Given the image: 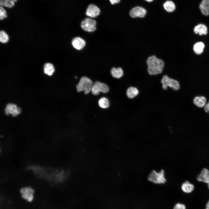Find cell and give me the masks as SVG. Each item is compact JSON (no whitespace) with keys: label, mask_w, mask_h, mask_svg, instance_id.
<instances>
[{"label":"cell","mask_w":209,"mask_h":209,"mask_svg":"<svg viewBox=\"0 0 209 209\" xmlns=\"http://www.w3.org/2000/svg\"><path fill=\"white\" fill-rule=\"evenodd\" d=\"M9 40V37L7 34L4 31H1L0 33V41L2 43H6Z\"/></svg>","instance_id":"cell-23"},{"label":"cell","mask_w":209,"mask_h":209,"mask_svg":"<svg viewBox=\"0 0 209 209\" xmlns=\"http://www.w3.org/2000/svg\"><path fill=\"white\" fill-rule=\"evenodd\" d=\"M9 0H0V5L1 6H6L7 2Z\"/></svg>","instance_id":"cell-26"},{"label":"cell","mask_w":209,"mask_h":209,"mask_svg":"<svg viewBox=\"0 0 209 209\" xmlns=\"http://www.w3.org/2000/svg\"><path fill=\"white\" fill-rule=\"evenodd\" d=\"M12 1H13L14 2H16L17 1V0H12Z\"/></svg>","instance_id":"cell-31"},{"label":"cell","mask_w":209,"mask_h":209,"mask_svg":"<svg viewBox=\"0 0 209 209\" xmlns=\"http://www.w3.org/2000/svg\"><path fill=\"white\" fill-rule=\"evenodd\" d=\"M111 3L112 4H114L115 3H119L120 0H109Z\"/></svg>","instance_id":"cell-28"},{"label":"cell","mask_w":209,"mask_h":209,"mask_svg":"<svg viewBox=\"0 0 209 209\" xmlns=\"http://www.w3.org/2000/svg\"><path fill=\"white\" fill-rule=\"evenodd\" d=\"M96 22L91 18H87L83 20L81 23V26L84 30L89 32H92L96 30Z\"/></svg>","instance_id":"cell-5"},{"label":"cell","mask_w":209,"mask_h":209,"mask_svg":"<svg viewBox=\"0 0 209 209\" xmlns=\"http://www.w3.org/2000/svg\"><path fill=\"white\" fill-rule=\"evenodd\" d=\"M205 209H209V200L207 202Z\"/></svg>","instance_id":"cell-29"},{"label":"cell","mask_w":209,"mask_h":209,"mask_svg":"<svg viewBox=\"0 0 209 209\" xmlns=\"http://www.w3.org/2000/svg\"><path fill=\"white\" fill-rule=\"evenodd\" d=\"M100 12L99 8L93 4H90L88 7L86 12V15L91 18H95L99 15Z\"/></svg>","instance_id":"cell-10"},{"label":"cell","mask_w":209,"mask_h":209,"mask_svg":"<svg viewBox=\"0 0 209 209\" xmlns=\"http://www.w3.org/2000/svg\"><path fill=\"white\" fill-rule=\"evenodd\" d=\"M199 9L202 14L205 16L209 15V0H203L200 3Z\"/></svg>","instance_id":"cell-14"},{"label":"cell","mask_w":209,"mask_h":209,"mask_svg":"<svg viewBox=\"0 0 209 209\" xmlns=\"http://www.w3.org/2000/svg\"><path fill=\"white\" fill-rule=\"evenodd\" d=\"M165 9L167 12H172L174 11L176 8L174 3L171 1H167L163 4Z\"/></svg>","instance_id":"cell-19"},{"label":"cell","mask_w":209,"mask_h":209,"mask_svg":"<svg viewBox=\"0 0 209 209\" xmlns=\"http://www.w3.org/2000/svg\"><path fill=\"white\" fill-rule=\"evenodd\" d=\"M109 89V87L106 84L99 81H96L93 84L91 92L93 95H97L100 92L106 93Z\"/></svg>","instance_id":"cell-6"},{"label":"cell","mask_w":209,"mask_h":209,"mask_svg":"<svg viewBox=\"0 0 209 209\" xmlns=\"http://www.w3.org/2000/svg\"><path fill=\"white\" fill-rule=\"evenodd\" d=\"M99 106L102 108L106 109L109 106V102L107 98L102 97L100 99L98 102Z\"/></svg>","instance_id":"cell-22"},{"label":"cell","mask_w":209,"mask_h":209,"mask_svg":"<svg viewBox=\"0 0 209 209\" xmlns=\"http://www.w3.org/2000/svg\"><path fill=\"white\" fill-rule=\"evenodd\" d=\"M161 82L162 88L165 90H166L168 87L174 90H177L180 88V85L177 81L169 78L166 75L163 77Z\"/></svg>","instance_id":"cell-3"},{"label":"cell","mask_w":209,"mask_h":209,"mask_svg":"<svg viewBox=\"0 0 209 209\" xmlns=\"http://www.w3.org/2000/svg\"><path fill=\"white\" fill-rule=\"evenodd\" d=\"M197 180L198 181L207 183L209 189V170L208 169L206 168L203 169L200 174L197 176Z\"/></svg>","instance_id":"cell-12"},{"label":"cell","mask_w":209,"mask_h":209,"mask_svg":"<svg viewBox=\"0 0 209 209\" xmlns=\"http://www.w3.org/2000/svg\"><path fill=\"white\" fill-rule=\"evenodd\" d=\"M145 1L149 2H151L153 1L154 0H145Z\"/></svg>","instance_id":"cell-30"},{"label":"cell","mask_w":209,"mask_h":209,"mask_svg":"<svg viewBox=\"0 0 209 209\" xmlns=\"http://www.w3.org/2000/svg\"><path fill=\"white\" fill-rule=\"evenodd\" d=\"M55 69L52 64L50 63L45 64L44 66V73L49 76H51L53 73Z\"/></svg>","instance_id":"cell-21"},{"label":"cell","mask_w":209,"mask_h":209,"mask_svg":"<svg viewBox=\"0 0 209 209\" xmlns=\"http://www.w3.org/2000/svg\"><path fill=\"white\" fill-rule=\"evenodd\" d=\"M194 31L196 34L200 35H206L207 33V28L204 24H199L195 27Z\"/></svg>","instance_id":"cell-15"},{"label":"cell","mask_w":209,"mask_h":209,"mask_svg":"<svg viewBox=\"0 0 209 209\" xmlns=\"http://www.w3.org/2000/svg\"><path fill=\"white\" fill-rule=\"evenodd\" d=\"M93 84L92 81L89 78L83 77L76 86L77 90L78 92L84 91V94H87L91 91Z\"/></svg>","instance_id":"cell-2"},{"label":"cell","mask_w":209,"mask_h":209,"mask_svg":"<svg viewBox=\"0 0 209 209\" xmlns=\"http://www.w3.org/2000/svg\"><path fill=\"white\" fill-rule=\"evenodd\" d=\"M194 185L187 181L183 183L181 186L182 191L186 193L192 192L194 190Z\"/></svg>","instance_id":"cell-16"},{"label":"cell","mask_w":209,"mask_h":209,"mask_svg":"<svg viewBox=\"0 0 209 209\" xmlns=\"http://www.w3.org/2000/svg\"><path fill=\"white\" fill-rule=\"evenodd\" d=\"M21 111L20 108L18 107L16 105L12 103L7 104L5 109V112L6 115L11 114L13 117L19 114Z\"/></svg>","instance_id":"cell-7"},{"label":"cell","mask_w":209,"mask_h":209,"mask_svg":"<svg viewBox=\"0 0 209 209\" xmlns=\"http://www.w3.org/2000/svg\"><path fill=\"white\" fill-rule=\"evenodd\" d=\"M7 17L6 12L4 9L2 7H0V18L1 20H3L4 18Z\"/></svg>","instance_id":"cell-24"},{"label":"cell","mask_w":209,"mask_h":209,"mask_svg":"<svg viewBox=\"0 0 209 209\" xmlns=\"http://www.w3.org/2000/svg\"><path fill=\"white\" fill-rule=\"evenodd\" d=\"M173 209H186V207L184 204L178 203L175 204Z\"/></svg>","instance_id":"cell-25"},{"label":"cell","mask_w":209,"mask_h":209,"mask_svg":"<svg viewBox=\"0 0 209 209\" xmlns=\"http://www.w3.org/2000/svg\"><path fill=\"white\" fill-rule=\"evenodd\" d=\"M111 73L112 76L116 78H120L123 75V71L120 67H113L111 70Z\"/></svg>","instance_id":"cell-18"},{"label":"cell","mask_w":209,"mask_h":209,"mask_svg":"<svg viewBox=\"0 0 209 209\" xmlns=\"http://www.w3.org/2000/svg\"><path fill=\"white\" fill-rule=\"evenodd\" d=\"M147 71L150 75H156L162 73L164 66L163 61L155 55L149 57L147 60Z\"/></svg>","instance_id":"cell-1"},{"label":"cell","mask_w":209,"mask_h":209,"mask_svg":"<svg viewBox=\"0 0 209 209\" xmlns=\"http://www.w3.org/2000/svg\"><path fill=\"white\" fill-rule=\"evenodd\" d=\"M21 196L24 199L29 202L31 201L33 199L34 190L29 187L24 188L20 190Z\"/></svg>","instance_id":"cell-9"},{"label":"cell","mask_w":209,"mask_h":209,"mask_svg":"<svg viewBox=\"0 0 209 209\" xmlns=\"http://www.w3.org/2000/svg\"><path fill=\"white\" fill-rule=\"evenodd\" d=\"M149 181L156 184H163L166 181L165 178L164 172L161 170L159 172L155 171H152L148 177Z\"/></svg>","instance_id":"cell-4"},{"label":"cell","mask_w":209,"mask_h":209,"mask_svg":"<svg viewBox=\"0 0 209 209\" xmlns=\"http://www.w3.org/2000/svg\"><path fill=\"white\" fill-rule=\"evenodd\" d=\"M146 10L144 8L136 6L133 8L129 12V15L132 18L144 17L146 14Z\"/></svg>","instance_id":"cell-8"},{"label":"cell","mask_w":209,"mask_h":209,"mask_svg":"<svg viewBox=\"0 0 209 209\" xmlns=\"http://www.w3.org/2000/svg\"><path fill=\"white\" fill-rule=\"evenodd\" d=\"M193 102L197 107L202 108L204 107L206 104V99L204 96H196L194 98Z\"/></svg>","instance_id":"cell-13"},{"label":"cell","mask_w":209,"mask_h":209,"mask_svg":"<svg viewBox=\"0 0 209 209\" xmlns=\"http://www.w3.org/2000/svg\"><path fill=\"white\" fill-rule=\"evenodd\" d=\"M204 47V44L202 42H199L194 44L193 46V50L195 53L199 55L203 52Z\"/></svg>","instance_id":"cell-20"},{"label":"cell","mask_w":209,"mask_h":209,"mask_svg":"<svg viewBox=\"0 0 209 209\" xmlns=\"http://www.w3.org/2000/svg\"><path fill=\"white\" fill-rule=\"evenodd\" d=\"M205 111L206 112H208L209 113V101L207 103L204 107Z\"/></svg>","instance_id":"cell-27"},{"label":"cell","mask_w":209,"mask_h":209,"mask_svg":"<svg viewBox=\"0 0 209 209\" xmlns=\"http://www.w3.org/2000/svg\"><path fill=\"white\" fill-rule=\"evenodd\" d=\"M72 44L75 49L80 50L82 49L86 45V42L84 39L80 37H76L72 41Z\"/></svg>","instance_id":"cell-11"},{"label":"cell","mask_w":209,"mask_h":209,"mask_svg":"<svg viewBox=\"0 0 209 209\" xmlns=\"http://www.w3.org/2000/svg\"><path fill=\"white\" fill-rule=\"evenodd\" d=\"M138 89L134 87H130L127 89L126 95L129 98L133 99L137 96L139 94Z\"/></svg>","instance_id":"cell-17"}]
</instances>
